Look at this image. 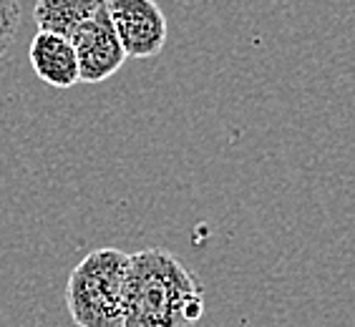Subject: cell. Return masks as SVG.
I'll return each mask as SVG.
<instances>
[{
	"instance_id": "7a4b0ae2",
	"label": "cell",
	"mask_w": 355,
	"mask_h": 327,
	"mask_svg": "<svg viewBox=\"0 0 355 327\" xmlns=\"http://www.w3.org/2000/svg\"><path fill=\"white\" fill-rule=\"evenodd\" d=\"M126 267L129 254L116 247H101L71 269L66 307L76 327H123Z\"/></svg>"
},
{
	"instance_id": "52a82bcc",
	"label": "cell",
	"mask_w": 355,
	"mask_h": 327,
	"mask_svg": "<svg viewBox=\"0 0 355 327\" xmlns=\"http://www.w3.org/2000/svg\"><path fill=\"white\" fill-rule=\"evenodd\" d=\"M21 28V3L18 0H0V58L10 51Z\"/></svg>"
},
{
	"instance_id": "8992f818",
	"label": "cell",
	"mask_w": 355,
	"mask_h": 327,
	"mask_svg": "<svg viewBox=\"0 0 355 327\" xmlns=\"http://www.w3.org/2000/svg\"><path fill=\"white\" fill-rule=\"evenodd\" d=\"M106 0H38L33 8V21L38 30L73 38L78 28L94 18Z\"/></svg>"
},
{
	"instance_id": "6da1fadb",
	"label": "cell",
	"mask_w": 355,
	"mask_h": 327,
	"mask_svg": "<svg viewBox=\"0 0 355 327\" xmlns=\"http://www.w3.org/2000/svg\"><path fill=\"white\" fill-rule=\"evenodd\" d=\"M205 287L164 247L129 254L123 282V327H197Z\"/></svg>"
},
{
	"instance_id": "5b68a950",
	"label": "cell",
	"mask_w": 355,
	"mask_h": 327,
	"mask_svg": "<svg viewBox=\"0 0 355 327\" xmlns=\"http://www.w3.org/2000/svg\"><path fill=\"white\" fill-rule=\"evenodd\" d=\"M28 58H31V66H33L35 76L46 86H53V89H73L76 83H81L76 48L63 35L38 30L35 38L31 41V48H28Z\"/></svg>"
},
{
	"instance_id": "277c9868",
	"label": "cell",
	"mask_w": 355,
	"mask_h": 327,
	"mask_svg": "<svg viewBox=\"0 0 355 327\" xmlns=\"http://www.w3.org/2000/svg\"><path fill=\"white\" fill-rule=\"evenodd\" d=\"M78 58L81 83H101L126 63V51L119 41L106 6L71 38Z\"/></svg>"
},
{
	"instance_id": "3957f363",
	"label": "cell",
	"mask_w": 355,
	"mask_h": 327,
	"mask_svg": "<svg viewBox=\"0 0 355 327\" xmlns=\"http://www.w3.org/2000/svg\"><path fill=\"white\" fill-rule=\"evenodd\" d=\"M106 10L126 58L144 61L162 53L169 26L157 0H106Z\"/></svg>"
}]
</instances>
